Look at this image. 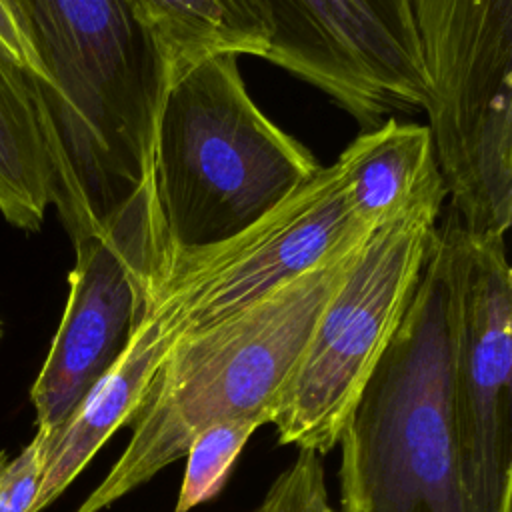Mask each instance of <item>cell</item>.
I'll return each instance as SVG.
<instances>
[{
  "label": "cell",
  "instance_id": "6da1fadb",
  "mask_svg": "<svg viewBox=\"0 0 512 512\" xmlns=\"http://www.w3.org/2000/svg\"><path fill=\"white\" fill-rule=\"evenodd\" d=\"M72 242L98 234L152 172L168 66L140 0H10Z\"/></svg>",
  "mask_w": 512,
  "mask_h": 512
},
{
  "label": "cell",
  "instance_id": "7a4b0ae2",
  "mask_svg": "<svg viewBox=\"0 0 512 512\" xmlns=\"http://www.w3.org/2000/svg\"><path fill=\"white\" fill-rule=\"evenodd\" d=\"M364 242L224 320L178 336L130 420L124 452L74 512H102L128 496L186 456L212 424L238 418L270 424L322 308Z\"/></svg>",
  "mask_w": 512,
  "mask_h": 512
},
{
  "label": "cell",
  "instance_id": "3957f363",
  "mask_svg": "<svg viewBox=\"0 0 512 512\" xmlns=\"http://www.w3.org/2000/svg\"><path fill=\"white\" fill-rule=\"evenodd\" d=\"M338 442L340 512H474L452 414V310L436 234Z\"/></svg>",
  "mask_w": 512,
  "mask_h": 512
},
{
  "label": "cell",
  "instance_id": "277c9868",
  "mask_svg": "<svg viewBox=\"0 0 512 512\" xmlns=\"http://www.w3.org/2000/svg\"><path fill=\"white\" fill-rule=\"evenodd\" d=\"M238 58H204L164 90L150 174L172 252L240 234L320 170L250 98Z\"/></svg>",
  "mask_w": 512,
  "mask_h": 512
},
{
  "label": "cell",
  "instance_id": "5b68a950",
  "mask_svg": "<svg viewBox=\"0 0 512 512\" xmlns=\"http://www.w3.org/2000/svg\"><path fill=\"white\" fill-rule=\"evenodd\" d=\"M426 116L450 210L472 234L512 220V0H410Z\"/></svg>",
  "mask_w": 512,
  "mask_h": 512
},
{
  "label": "cell",
  "instance_id": "8992f818",
  "mask_svg": "<svg viewBox=\"0 0 512 512\" xmlns=\"http://www.w3.org/2000/svg\"><path fill=\"white\" fill-rule=\"evenodd\" d=\"M446 198L440 178L366 238L278 396L270 424L280 444L320 456L336 446L412 298Z\"/></svg>",
  "mask_w": 512,
  "mask_h": 512
},
{
  "label": "cell",
  "instance_id": "52a82bcc",
  "mask_svg": "<svg viewBox=\"0 0 512 512\" xmlns=\"http://www.w3.org/2000/svg\"><path fill=\"white\" fill-rule=\"evenodd\" d=\"M452 310V414L474 512H512V272L506 236L436 224Z\"/></svg>",
  "mask_w": 512,
  "mask_h": 512
},
{
  "label": "cell",
  "instance_id": "ba28073f",
  "mask_svg": "<svg viewBox=\"0 0 512 512\" xmlns=\"http://www.w3.org/2000/svg\"><path fill=\"white\" fill-rule=\"evenodd\" d=\"M74 250L64 314L30 390L36 430L44 434L70 418L148 314L170 256L152 174Z\"/></svg>",
  "mask_w": 512,
  "mask_h": 512
},
{
  "label": "cell",
  "instance_id": "9c48e42d",
  "mask_svg": "<svg viewBox=\"0 0 512 512\" xmlns=\"http://www.w3.org/2000/svg\"><path fill=\"white\" fill-rule=\"evenodd\" d=\"M372 230L352 212L336 160L240 234L190 252L170 250L148 314L176 340L332 260Z\"/></svg>",
  "mask_w": 512,
  "mask_h": 512
},
{
  "label": "cell",
  "instance_id": "30bf717a",
  "mask_svg": "<svg viewBox=\"0 0 512 512\" xmlns=\"http://www.w3.org/2000/svg\"><path fill=\"white\" fill-rule=\"evenodd\" d=\"M264 60L328 94L362 130L426 108L410 0H262Z\"/></svg>",
  "mask_w": 512,
  "mask_h": 512
},
{
  "label": "cell",
  "instance_id": "8fae6325",
  "mask_svg": "<svg viewBox=\"0 0 512 512\" xmlns=\"http://www.w3.org/2000/svg\"><path fill=\"white\" fill-rule=\"evenodd\" d=\"M174 342L150 314L134 330L110 370L88 390L70 418L44 434V470L32 512L48 508L88 466L102 444L130 424L166 350Z\"/></svg>",
  "mask_w": 512,
  "mask_h": 512
},
{
  "label": "cell",
  "instance_id": "7c38bea8",
  "mask_svg": "<svg viewBox=\"0 0 512 512\" xmlns=\"http://www.w3.org/2000/svg\"><path fill=\"white\" fill-rule=\"evenodd\" d=\"M336 160L348 204L370 228L400 214L442 178L428 126L402 122L396 116L362 130Z\"/></svg>",
  "mask_w": 512,
  "mask_h": 512
},
{
  "label": "cell",
  "instance_id": "4fadbf2b",
  "mask_svg": "<svg viewBox=\"0 0 512 512\" xmlns=\"http://www.w3.org/2000/svg\"><path fill=\"white\" fill-rule=\"evenodd\" d=\"M52 206V166L28 74L0 50V214L36 232Z\"/></svg>",
  "mask_w": 512,
  "mask_h": 512
},
{
  "label": "cell",
  "instance_id": "5bb4252c",
  "mask_svg": "<svg viewBox=\"0 0 512 512\" xmlns=\"http://www.w3.org/2000/svg\"><path fill=\"white\" fill-rule=\"evenodd\" d=\"M170 80L214 54L266 58L272 28L262 0H140ZM168 80V82H170Z\"/></svg>",
  "mask_w": 512,
  "mask_h": 512
},
{
  "label": "cell",
  "instance_id": "9a60e30c",
  "mask_svg": "<svg viewBox=\"0 0 512 512\" xmlns=\"http://www.w3.org/2000/svg\"><path fill=\"white\" fill-rule=\"evenodd\" d=\"M264 426L256 418L226 420L202 430L186 452V470L172 512H190L210 500L226 482L248 438Z\"/></svg>",
  "mask_w": 512,
  "mask_h": 512
},
{
  "label": "cell",
  "instance_id": "2e32d148",
  "mask_svg": "<svg viewBox=\"0 0 512 512\" xmlns=\"http://www.w3.org/2000/svg\"><path fill=\"white\" fill-rule=\"evenodd\" d=\"M322 488L326 484L320 454L300 450L294 464L276 478L262 504L252 512H310Z\"/></svg>",
  "mask_w": 512,
  "mask_h": 512
},
{
  "label": "cell",
  "instance_id": "e0dca14e",
  "mask_svg": "<svg viewBox=\"0 0 512 512\" xmlns=\"http://www.w3.org/2000/svg\"><path fill=\"white\" fill-rule=\"evenodd\" d=\"M44 470V434L34 438L8 460L0 476V512H32Z\"/></svg>",
  "mask_w": 512,
  "mask_h": 512
},
{
  "label": "cell",
  "instance_id": "ac0fdd59",
  "mask_svg": "<svg viewBox=\"0 0 512 512\" xmlns=\"http://www.w3.org/2000/svg\"><path fill=\"white\" fill-rule=\"evenodd\" d=\"M0 50L6 52V56L20 66L28 78L34 82L38 80L40 72L36 66V60L26 44V38L18 26L14 8L10 0H0Z\"/></svg>",
  "mask_w": 512,
  "mask_h": 512
},
{
  "label": "cell",
  "instance_id": "d6986e66",
  "mask_svg": "<svg viewBox=\"0 0 512 512\" xmlns=\"http://www.w3.org/2000/svg\"><path fill=\"white\" fill-rule=\"evenodd\" d=\"M310 512H336V510L330 506V502H328V492H326V488H322V490L316 494Z\"/></svg>",
  "mask_w": 512,
  "mask_h": 512
},
{
  "label": "cell",
  "instance_id": "ffe728a7",
  "mask_svg": "<svg viewBox=\"0 0 512 512\" xmlns=\"http://www.w3.org/2000/svg\"><path fill=\"white\" fill-rule=\"evenodd\" d=\"M8 452L6 450H0V476H2V472H4V468H6V464H8Z\"/></svg>",
  "mask_w": 512,
  "mask_h": 512
},
{
  "label": "cell",
  "instance_id": "44dd1931",
  "mask_svg": "<svg viewBox=\"0 0 512 512\" xmlns=\"http://www.w3.org/2000/svg\"><path fill=\"white\" fill-rule=\"evenodd\" d=\"M0 338H2V322H0Z\"/></svg>",
  "mask_w": 512,
  "mask_h": 512
}]
</instances>
